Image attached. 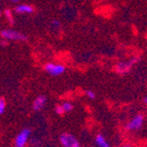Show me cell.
I'll return each instance as SVG.
<instances>
[{
  "mask_svg": "<svg viewBox=\"0 0 147 147\" xmlns=\"http://www.w3.org/2000/svg\"><path fill=\"white\" fill-rule=\"evenodd\" d=\"M136 62H138V58H132V60H130L129 62H121V63H118L115 66V70L119 74H125L130 71L132 65L135 64Z\"/></svg>",
  "mask_w": 147,
  "mask_h": 147,
  "instance_id": "obj_6",
  "label": "cell"
},
{
  "mask_svg": "<svg viewBox=\"0 0 147 147\" xmlns=\"http://www.w3.org/2000/svg\"><path fill=\"white\" fill-rule=\"evenodd\" d=\"M60 142L64 147H80L78 140L70 133H63L60 136Z\"/></svg>",
  "mask_w": 147,
  "mask_h": 147,
  "instance_id": "obj_2",
  "label": "cell"
},
{
  "mask_svg": "<svg viewBox=\"0 0 147 147\" xmlns=\"http://www.w3.org/2000/svg\"><path fill=\"white\" fill-rule=\"evenodd\" d=\"M12 2H18V1H20V0H11Z\"/></svg>",
  "mask_w": 147,
  "mask_h": 147,
  "instance_id": "obj_16",
  "label": "cell"
},
{
  "mask_svg": "<svg viewBox=\"0 0 147 147\" xmlns=\"http://www.w3.org/2000/svg\"><path fill=\"white\" fill-rule=\"evenodd\" d=\"M44 69L47 73H49L53 76H58L61 75L65 72V67L61 64H54V63H47L45 66H44Z\"/></svg>",
  "mask_w": 147,
  "mask_h": 147,
  "instance_id": "obj_5",
  "label": "cell"
},
{
  "mask_svg": "<svg viewBox=\"0 0 147 147\" xmlns=\"http://www.w3.org/2000/svg\"><path fill=\"white\" fill-rule=\"evenodd\" d=\"M123 147H133V146H132V145H125Z\"/></svg>",
  "mask_w": 147,
  "mask_h": 147,
  "instance_id": "obj_15",
  "label": "cell"
},
{
  "mask_svg": "<svg viewBox=\"0 0 147 147\" xmlns=\"http://www.w3.org/2000/svg\"><path fill=\"white\" fill-rule=\"evenodd\" d=\"M33 11H34V8L28 4H20L16 7L17 13H31Z\"/></svg>",
  "mask_w": 147,
  "mask_h": 147,
  "instance_id": "obj_8",
  "label": "cell"
},
{
  "mask_svg": "<svg viewBox=\"0 0 147 147\" xmlns=\"http://www.w3.org/2000/svg\"><path fill=\"white\" fill-rule=\"evenodd\" d=\"M4 15H5V17L9 20V22L12 23V15H11V11H10V9H5L4 10Z\"/></svg>",
  "mask_w": 147,
  "mask_h": 147,
  "instance_id": "obj_13",
  "label": "cell"
},
{
  "mask_svg": "<svg viewBox=\"0 0 147 147\" xmlns=\"http://www.w3.org/2000/svg\"><path fill=\"white\" fill-rule=\"evenodd\" d=\"M56 112H57V114H59V115H63L64 113V109H63V107H62V105H57L56 106Z\"/></svg>",
  "mask_w": 147,
  "mask_h": 147,
  "instance_id": "obj_12",
  "label": "cell"
},
{
  "mask_svg": "<svg viewBox=\"0 0 147 147\" xmlns=\"http://www.w3.org/2000/svg\"><path fill=\"white\" fill-rule=\"evenodd\" d=\"M5 106H6V104H5V100L3 98H0V115H1L2 113H4Z\"/></svg>",
  "mask_w": 147,
  "mask_h": 147,
  "instance_id": "obj_11",
  "label": "cell"
},
{
  "mask_svg": "<svg viewBox=\"0 0 147 147\" xmlns=\"http://www.w3.org/2000/svg\"><path fill=\"white\" fill-rule=\"evenodd\" d=\"M0 35L2 38L6 40H12V41H25L27 40V36L23 33H20L13 30H3L0 32Z\"/></svg>",
  "mask_w": 147,
  "mask_h": 147,
  "instance_id": "obj_1",
  "label": "cell"
},
{
  "mask_svg": "<svg viewBox=\"0 0 147 147\" xmlns=\"http://www.w3.org/2000/svg\"><path fill=\"white\" fill-rule=\"evenodd\" d=\"M45 103H47V98H45L44 96H39V97H37L34 102H33V109H34L35 111L41 110L42 108L44 107V105H45Z\"/></svg>",
  "mask_w": 147,
  "mask_h": 147,
  "instance_id": "obj_7",
  "label": "cell"
},
{
  "mask_svg": "<svg viewBox=\"0 0 147 147\" xmlns=\"http://www.w3.org/2000/svg\"><path fill=\"white\" fill-rule=\"evenodd\" d=\"M96 143L99 147H110V144L107 142V140L105 139L103 135L99 134L97 137H96Z\"/></svg>",
  "mask_w": 147,
  "mask_h": 147,
  "instance_id": "obj_9",
  "label": "cell"
},
{
  "mask_svg": "<svg viewBox=\"0 0 147 147\" xmlns=\"http://www.w3.org/2000/svg\"><path fill=\"white\" fill-rule=\"evenodd\" d=\"M144 125V116L142 114H137L136 116L132 118V119L127 123L125 125V129L127 131H131V132H134V131L140 130L141 127Z\"/></svg>",
  "mask_w": 147,
  "mask_h": 147,
  "instance_id": "obj_3",
  "label": "cell"
},
{
  "mask_svg": "<svg viewBox=\"0 0 147 147\" xmlns=\"http://www.w3.org/2000/svg\"><path fill=\"white\" fill-rule=\"evenodd\" d=\"M64 109V112H69V111H71L73 109V105H72L70 102H65V103L62 105Z\"/></svg>",
  "mask_w": 147,
  "mask_h": 147,
  "instance_id": "obj_10",
  "label": "cell"
},
{
  "mask_svg": "<svg viewBox=\"0 0 147 147\" xmlns=\"http://www.w3.org/2000/svg\"><path fill=\"white\" fill-rule=\"evenodd\" d=\"M86 96H88L90 99H95L96 98V95L93 91H86Z\"/></svg>",
  "mask_w": 147,
  "mask_h": 147,
  "instance_id": "obj_14",
  "label": "cell"
},
{
  "mask_svg": "<svg viewBox=\"0 0 147 147\" xmlns=\"http://www.w3.org/2000/svg\"><path fill=\"white\" fill-rule=\"evenodd\" d=\"M31 135V130L30 129H24L23 131H21V133H19V135L16 137L15 144L16 147H25L27 144L29 137Z\"/></svg>",
  "mask_w": 147,
  "mask_h": 147,
  "instance_id": "obj_4",
  "label": "cell"
}]
</instances>
